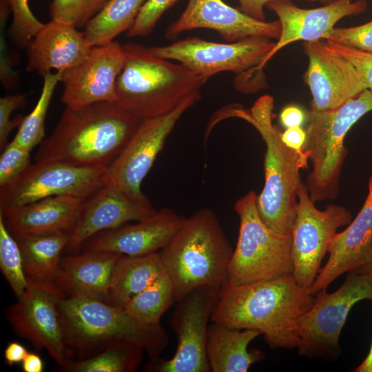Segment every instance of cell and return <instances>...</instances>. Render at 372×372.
<instances>
[{
    "instance_id": "23",
    "label": "cell",
    "mask_w": 372,
    "mask_h": 372,
    "mask_svg": "<svg viewBox=\"0 0 372 372\" xmlns=\"http://www.w3.org/2000/svg\"><path fill=\"white\" fill-rule=\"evenodd\" d=\"M92 47L83 32L63 20L44 23L27 46L26 70L43 76L52 70L64 72L81 63Z\"/></svg>"
},
{
    "instance_id": "6",
    "label": "cell",
    "mask_w": 372,
    "mask_h": 372,
    "mask_svg": "<svg viewBox=\"0 0 372 372\" xmlns=\"http://www.w3.org/2000/svg\"><path fill=\"white\" fill-rule=\"evenodd\" d=\"M233 250L214 212L203 208L159 252L175 301L200 287L225 285Z\"/></svg>"
},
{
    "instance_id": "48",
    "label": "cell",
    "mask_w": 372,
    "mask_h": 372,
    "mask_svg": "<svg viewBox=\"0 0 372 372\" xmlns=\"http://www.w3.org/2000/svg\"><path fill=\"white\" fill-rule=\"evenodd\" d=\"M355 270H357L358 272L361 273H363L367 276L372 280V256L368 262L363 265L362 266H361L360 267H359L358 269Z\"/></svg>"
},
{
    "instance_id": "36",
    "label": "cell",
    "mask_w": 372,
    "mask_h": 372,
    "mask_svg": "<svg viewBox=\"0 0 372 372\" xmlns=\"http://www.w3.org/2000/svg\"><path fill=\"white\" fill-rule=\"evenodd\" d=\"M31 151L10 141L0 156V187L17 178L30 165Z\"/></svg>"
},
{
    "instance_id": "41",
    "label": "cell",
    "mask_w": 372,
    "mask_h": 372,
    "mask_svg": "<svg viewBox=\"0 0 372 372\" xmlns=\"http://www.w3.org/2000/svg\"><path fill=\"white\" fill-rule=\"evenodd\" d=\"M6 21H0L1 23V60L0 76L2 84L6 87H13L17 82V73L12 69L11 62L8 52V48L5 40V25Z\"/></svg>"
},
{
    "instance_id": "47",
    "label": "cell",
    "mask_w": 372,
    "mask_h": 372,
    "mask_svg": "<svg viewBox=\"0 0 372 372\" xmlns=\"http://www.w3.org/2000/svg\"><path fill=\"white\" fill-rule=\"evenodd\" d=\"M355 372H372V343L368 355L363 362L356 367Z\"/></svg>"
},
{
    "instance_id": "7",
    "label": "cell",
    "mask_w": 372,
    "mask_h": 372,
    "mask_svg": "<svg viewBox=\"0 0 372 372\" xmlns=\"http://www.w3.org/2000/svg\"><path fill=\"white\" fill-rule=\"evenodd\" d=\"M371 111L372 92L368 89L335 109L308 111L304 151L312 164L306 187L313 202L337 197L342 167L347 155L344 138L351 127Z\"/></svg>"
},
{
    "instance_id": "28",
    "label": "cell",
    "mask_w": 372,
    "mask_h": 372,
    "mask_svg": "<svg viewBox=\"0 0 372 372\" xmlns=\"http://www.w3.org/2000/svg\"><path fill=\"white\" fill-rule=\"evenodd\" d=\"M17 240L28 278L54 283L59 270L61 254L68 245L69 235L55 234Z\"/></svg>"
},
{
    "instance_id": "21",
    "label": "cell",
    "mask_w": 372,
    "mask_h": 372,
    "mask_svg": "<svg viewBox=\"0 0 372 372\" xmlns=\"http://www.w3.org/2000/svg\"><path fill=\"white\" fill-rule=\"evenodd\" d=\"M186 219L171 209L161 208L136 224L98 233L87 240L82 248L131 256L156 253L172 240Z\"/></svg>"
},
{
    "instance_id": "16",
    "label": "cell",
    "mask_w": 372,
    "mask_h": 372,
    "mask_svg": "<svg viewBox=\"0 0 372 372\" xmlns=\"http://www.w3.org/2000/svg\"><path fill=\"white\" fill-rule=\"evenodd\" d=\"M303 52L308 58L304 81L312 95L311 109H335L367 89L355 67L327 41L304 42Z\"/></svg>"
},
{
    "instance_id": "42",
    "label": "cell",
    "mask_w": 372,
    "mask_h": 372,
    "mask_svg": "<svg viewBox=\"0 0 372 372\" xmlns=\"http://www.w3.org/2000/svg\"><path fill=\"white\" fill-rule=\"evenodd\" d=\"M281 139L289 148L293 149L300 156L309 158L308 153L304 151L307 139V132L302 127L286 128L283 132H281Z\"/></svg>"
},
{
    "instance_id": "24",
    "label": "cell",
    "mask_w": 372,
    "mask_h": 372,
    "mask_svg": "<svg viewBox=\"0 0 372 372\" xmlns=\"http://www.w3.org/2000/svg\"><path fill=\"white\" fill-rule=\"evenodd\" d=\"M123 256L112 251L84 250L81 254L61 256L54 284L66 296L105 302Z\"/></svg>"
},
{
    "instance_id": "10",
    "label": "cell",
    "mask_w": 372,
    "mask_h": 372,
    "mask_svg": "<svg viewBox=\"0 0 372 372\" xmlns=\"http://www.w3.org/2000/svg\"><path fill=\"white\" fill-rule=\"evenodd\" d=\"M108 167L59 161L36 162L11 183L0 187V214L54 196L87 199L107 182Z\"/></svg>"
},
{
    "instance_id": "14",
    "label": "cell",
    "mask_w": 372,
    "mask_h": 372,
    "mask_svg": "<svg viewBox=\"0 0 372 372\" xmlns=\"http://www.w3.org/2000/svg\"><path fill=\"white\" fill-rule=\"evenodd\" d=\"M221 289L196 288L180 299L173 313L172 325L178 344L169 360L151 358L145 366L147 371L209 372L206 344L207 322L220 296Z\"/></svg>"
},
{
    "instance_id": "33",
    "label": "cell",
    "mask_w": 372,
    "mask_h": 372,
    "mask_svg": "<svg viewBox=\"0 0 372 372\" xmlns=\"http://www.w3.org/2000/svg\"><path fill=\"white\" fill-rule=\"evenodd\" d=\"M0 269L17 299L29 285L23 267L22 252L17 240L12 236L0 214Z\"/></svg>"
},
{
    "instance_id": "37",
    "label": "cell",
    "mask_w": 372,
    "mask_h": 372,
    "mask_svg": "<svg viewBox=\"0 0 372 372\" xmlns=\"http://www.w3.org/2000/svg\"><path fill=\"white\" fill-rule=\"evenodd\" d=\"M178 0H147L142 6L132 27L127 32L129 37L149 34L161 16Z\"/></svg>"
},
{
    "instance_id": "11",
    "label": "cell",
    "mask_w": 372,
    "mask_h": 372,
    "mask_svg": "<svg viewBox=\"0 0 372 372\" xmlns=\"http://www.w3.org/2000/svg\"><path fill=\"white\" fill-rule=\"evenodd\" d=\"M314 203L302 182L291 231L292 276L298 284L309 291L338 229L352 220L351 212L344 207L329 205L320 210Z\"/></svg>"
},
{
    "instance_id": "43",
    "label": "cell",
    "mask_w": 372,
    "mask_h": 372,
    "mask_svg": "<svg viewBox=\"0 0 372 372\" xmlns=\"http://www.w3.org/2000/svg\"><path fill=\"white\" fill-rule=\"evenodd\" d=\"M306 118L303 110L294 105L284 107L280 114V121L285 128L301 127Z\"/></svg>"
},
{
    "instance_id": "38",
    "label": "cell",
    "mask_w": 372,
    "mask_h": 372,
    "mask_svg": "<svg viewBox=\"0 0 372 372\" xmlns=\"http://www.w3.org/2000/svg\"><path fill=\"white\" fill-rule=\"evenodd\" d=\"M325 40L372 54V20L357 26L334 28Z\"/></svg>"
},
{
    "instance_id": "31",
    "label": "cell",
    "mask_w": 372,
    "mask_h": 372,
    "mask_svg": "<svg viewBox=\"0 0 372 372\" xmlns=\"http://www.w3.org/2000/svg\"><path fill=\"white\" fill-rule=\"evenodd\" d=\"M175 302L171 279L165 273L153 284L134 296L125 307L139 322L157 325L163 314Z\"/></svg>"
},
{
    "instance_id": "1",
    "label": "cell",
    "mask_w": 372,
    "mask_h": 372,
    "mask_svg": "<svg viewBox=\"0 0 372 372\" xmlns=\"http://www.w3.org/2000/svg\"><path fill=\"white\" fill-rule=\"evenodd\" d=\"M315 296L292 275L221 289L210 320L236 329L259 331L272 349L297 347V326Z\"/></svg>"
},
{
    "instance_id": "34",
    "label": "cell",
    "mask_w": 372,
    "mask_h": 372,
    "mask_svg": "<svg viewBox=\"0 0 372 372\" xmlns=\"http://www.w3.org/2000/svg\"><path fill=\"white\" fill-rule=\"evenodd\" d=\"M108 0H52V19H60L83 28Z\"/></svg>"
},
{
    "instance_id": "18",
    "label": "cell",
    "mask_w": 372,
    "mask_h": 372,
    "mask_svg": "<svg viewBox=\"0 0 372 372\" xmlns=\"http://www.w3.org/2000/svg\"><path fill=\"white\" fill-rule=\"evenodd\" d=\"M197 28L214 30L229 43L251 37L278 40L281 32L279 20L256 19L222 0H189L180 17L167 27L165 37L174 39L183 32Z\"/></svg>"
},
{
    "instance_id": "27",
    "label": "cell",
    "mask_w": 372,
    "mask_h": 372,
    "mask_svg": "<svg viewBox=\"0 0 372 372\" xmlns=\"http://www.w3.org/2000/svg\"><path fill=\"white\" fill-rule=\"evenodd\" d=\"M165 273L158 252L139 256L123 255L114 271L105 302L125 308L134 296Z\"/></svg>"
},
{
    "instance_id": "26",
    "label": "cell",
    "mask_w": 372,
    "mask_h": 372,
    "mask_svg": "<svg viewBox=\"0 0 372 372\" xmlns=\"http://www.w3.org/2000/svg\"><path fill=\"white\" fill-rule=\"evenodd\" d=\"M208 326L206 350L211 371L247 372L264 359L262 351H248L249 343L261 333L254 329H236L212 322Z\"/></svg>"
},
{
    "instance_id": "25",
    "label": "cell",
    "mask_w": 372,
    "mask_h": 372,
    "mask_svg": "<svg viewBox=\"0 0 372 372\" xmlns=\"http://www.w3.org/2000/svg\"><path fill=\"white\" fill-rule=\"evenodd\" d=\"M85 200L54 196L25 205L3 218L16 239L55 234H70Z\"/></svg>"
},
{
    "instance_id": "12",
    "label": "cell",
    "mask_w": 372,
    "mask_h": 372,
    "mask_svg": "<svg viewBox=\"0 0 372 372\" xmlns=\"http://www.w3.org/2000/svg\"><path fill=\"white\" fill-rule=\"evenodd\" d=\"M275 43L270 39L262 37H248L231 43L188 37L167 45L148 49L156 56L178 61L198 74L209 79L221 72L240 74L259 70Z\"/></svg>"
},
{
    "instance_id": "30",
    "label": "cell",
    "mask_w": 372,
    "mask_h": 372,
    "mask_svg": "<svg viewBox=\"0 0 372 372\" xmlns=\"http://www.w3.org/2000/svg\"><path fill=\"white\" fill-rule=\"evenodd\" d=\"M144 352L137 344L119 342L86 358L70 360L61 369L68 372H133Z\"/></svg>"
},
{
    "instance_id": "20",
    "label": "cell",
    "mask_w": 372,
    "mask_h": 372,
    "mask_svg": "<svg viewBox=\"0 0 372 372\" xmlns=\"http://www.w3.org/2000/svg\"><path fill=\"white\" fill-rule=\"evenodd\" d=\"M151 202L136 201L107 183L82 204L69 234L68 250L78 253L85 242L99 232L140 221L156 212Z\"/></svg>"
},
{
    "instance_id": "45",
    "label": "cell",
    "mask_w": 372,
    "mask_h": 372,
    "mask_svg": "<svg viewBox=\"0 0 372 372\" xmlns=\"http://www.w3.org/2000/svg\"><path fill=\"white\" fill-rule=\"evenodd\" d=\"M28 353L25 347L19 342H10L4 350L5 361L9 366L21 363Z\"/></svg>"
},
{
    "instance_id": "3",
    "label": "cell",
    "mask_w": 372,
    "mask_h": 372,
    "mask_svg": "<svg viewBox=\"0 0 372 372\" xmlns=\"http://www.w3.org/2000/svg\"><path fill=\"white\" fill-rule=\"evenodd\" d=\"M274 99L268 94L256 100L250 109L240 105L223 110L212 123L236 117L251 124L266 145L264 161L265 185L257 196V207L265 224L282 235L291 234L296 216L298 192L302 183L300 170L307 167L309 158L285 145L281 132L273 123Z\"/></svg>"
},
{
    "instance_id": "4",
    "label": "cell",
    "mask_w": 372,
    "mask_h": 372,
    "mask_svg": "<svg viewBox=\"0 0 372 372\" xmlns=\"http://www.w3.org/2000/svg\"><path fill=\"white\" fill-rule=\"evenodd\" d=\"M123 48L125 60L116 79L115 104L141 119L168 114L209 79L143 45L127 43Z\"/></svg>"
},
{
    "instance_id": "40",
    "label": "cell",
    "mask_w": 372,
    "mask_h": 372,
    "mask_svg": "<svg viewBox=\"0 0 372 372\" xmlns=\"http://www.w3.org/2000/svg\"><path fill=\"white\" fill-rule=\"evenodd\" d=\"M326 41L332 50L355 67L363 77L366 88L372 92V54L335 42Z\"/></svg>"
},
{
    "instance_id": "49",
    "label": "cell",
    "mask_w": 372,
    "mask_h": 372,
    "mask_svg": "<svg viewBox=\"0 0 372 372\" xmlns=\"http://www.w3.org/2000/svg\"><path fill=\"white\" fill-rule=\"evenodd\" d=\"M321 3H329L331 1H333V0H319Z\"/></svg>"
},
{
    "instance_id": "35",
    "label": "cell",
    "mask_w": 372,
    "mask_h": 372,
    "mask_svg": "<svg viewBox=\"0 0 372 372\" xmlns=\"http://www.w3.org/2000/svg\"><path fill=\"white\" fill-rule=\"evenodd\" d=\"M12 21L10 33L15 43L27 48L30 41L43 24L32 12L29 0H8Z\"/></svg>"
},
{
    "instance_id": "17",
    "label": "cell",
    "mask_w": 372,
    "mask_h": 372,
    "mask_svg": "<svg viewBox=\"0 0 372 372\" xmlns=\"http://www.w3.org/2000/svg\"><path fill=\"white\" fill-rule=\"evenodd\" d=\"M125 60L123 45L118 41L92 47L81 63L62 72V103L76 108L99 102L115 103L116 79Z\"/></svg>"
},
{
    "instance_id": "8",
    "label": "cell",
    "mask_w": 372,
    "mask_h": 372,
    "mask_svg": "<svg viewBox=\"0 0 372 372\" xmlns=\"http://www.w3.org/2000/svg\"><path fill=\"white\" fill-rule=\"evenodd\" d=\"M257 196L250 191L234 204L240 220L238 236L223 288L292 275L291 234H280L265 224L258 213Z\"/></svg>"
},
{
    "instance_id": "46",
    "label": "cell",
    "mask_w": 372,
    "mask_h": 372,
    "mask_svg": "<svg viewBox=\"0 0 372 372\" xmlns=\"http://www.w3.org/2000/svg\"><path fill=\"white\" fill-rule=\"evenodd\" d=\"M24 372H42L43 362L41 358L37 353L28 352L21 362Z\"/></svg>"
},
{
    "instance_id": "29",
    "label": "cell",
    "mask_w": 372,
    "mask_h": 372,
    "mask_svg": "<svg viewBox=\"0 0 372 372\" xmlns=\"http://www.w3.org/2000/svg\"><path fill=\"white\" fill-rule=\"evenodd\" d=\"M147 0H108L87 22L83 34L90 47L112 42L120 34L128 31Z\"/></svg>"
},
{
    "instance_id": "15",
    "label": "cell",
    "mask_w": 372,
    "mask_h": 372,
    "mask_svg": "<svg viewBox=\"0 0 372 372\" xmlns=\"http://www.w3.org/2000/svg\"><path fill=\"white\" fill-rule=\"evenodd\" d=\"M29 282L23 295L8 309V320L20 337L47 351L58 364L63 366L70 360L58 304L65 295L54 283Z\"/></svg>"
},
{
    "instance_id": "22",
    "label": "cell",
    "mask_w": 372,
    "mask_h": 372,
    "mask_svg": "<svg viewBox=\"0 0 372 372\" xmlns=\"http://www.w3.org/2000/svg\"><path fill=\"white\" fill-rule=\"evenodd\" d=\"M328 254L326 264L310 289V293L314 296L327 289L342 274L358 269L371 258L372 176L369 180L368 194L362 207L347 227L335 234Z\"/></svg>"
},
{
    "instance_id": "39",
    "label": "cell",
    "mask_w": 372,
    "mask_h": 372,
    "mask_svg": "<svg viewBox=\"0 0 372 372\" xmlns=\"http://www.w3.org/2000/svg\"><path fill=\"white\" fill-rule=\"evenodd\" d=\"M26 94H14L3 96L0 99V149L1 152L8 144V138L12 130L19 127L24 116H17L10 119L12 113L23 107L27 101Z\"/></svg>"
},
{
    "instance_id": "5",
    "label": "cell",
    "mask_w": 372,
    "mask_h": 372,
    "mask_svg": "<svg viewBox=\"0 0 372 372\" xmlns=\"http://www.w3.org/2000/svg\"><path fill=\"white\" fill-rule=\"evenodd\" d=\"M58 310L68 355H76V360L119 342L137 344L151 358L157 357L168 343L161 324H143L125 308L101 300L64 296Z\"/></svg>"
},
{
    "instance_id": "9",
    "label": "cell",
    "mask_w": 372,
    "mask_h": 372,
    "mask_svg": "<svg viewBox=\"0 0 372 372\" xmlns=\"http://www.w3.org/2000/svg\"><path fill=\"white\" fill-rule=\"evenodd\" d=\"M372 299V280L353 270L333 293L322 289L315 295L312 307L300 318L297 326L301 356L331 360L342 353L340 336L347 316L357 302Z\"/></svg>"
},
{
    "instance_id": "2",
    "label": "cell",
    "mask_w": 372,
    "mask_h": 372,
    "mask_svg": "<svg viewBox=\"0 0 372 372\" xmlns=\"http://www.w3.org/2000/svg\"><path fill=\"white\" fill-rule=\"evenodd\" d=\"M141 118L115 103L65 107L52 133L39 145L35 162L109 167L133 136Z\"/></svg>"
},
{
    "instance_id": "32",
    "label": "cell",
    "mask_w": 372,
    "mask_h": 372,
    "mask_svg": "<svg viewBox=\"0 0 372 372\" xmlns=\"http://www.w3.org/2000/svg\"><path fill=\"white\" fill-rule=\"evenodd\" d=\"M62 72H48L39 99L33 110L24 116L12 141L29 149L40 145L45 138V120L56 85L61 81Z\"/></svg>"
},
{
    "instance_id": "19",
    "label": "cell",
    "mask_w": 372,
    "mask_h": 372,
    "mask_svg": "<svg viewBox=\"0 0 372 372\" xmlns=\"http://www.w3.org/2000/svg\"><path fill=\"white\" fill-rule=\"evenodd\" d=\"M267 6L278 16L281 32L259 70L289 43L325 39L340 20L365 12L367 3L364 0H333L322 7L304 9L296 6L289 0H275L269 2Z\"/></svg>"
},
{
    "instance_id": "44",
    "label": "cell",
    "mask_w": 372,
    "mask_h": 372,
    "mask_svg": "<svg viewBox=\"0 0 372 372\" xmlns=\"http://www.w3.org/2000/svg\"><path fill=\"white\" fill-rule=\"evenodd\" d=\"M275 0H238L241 10L245 14L260 21L265 20L264 7ZM315 1L316 0H304Z\"/></svg>"
},
{
    "instance_id": "13",
    "label": "cell",
    "mask_w": 372,
    "mask_h": 372,
    "mask_svg": "<svg viewBox=\"0 0 372 372\" xmlns=\"http://www.w3.org/2000/svg\"><path fill=\"white\" fill-rule=\"evenodd\" d=\"M200 98V92H196L168 114L141 119L124 149L109 166L107 183L136 201L150 202L142 192V183L177 122Z\"/></svg>"
}]
</instances>
